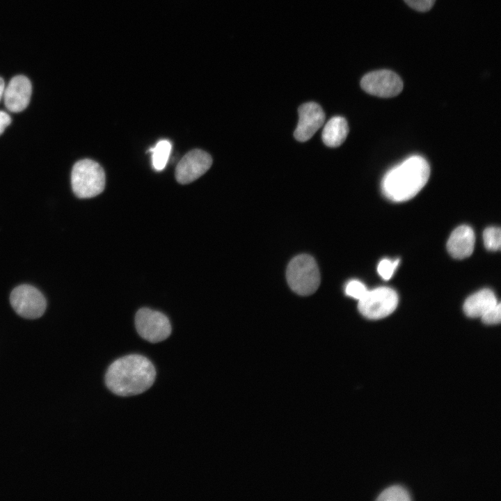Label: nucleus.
<instances>
[{"label":"nucleus","mask_w":501,"mask_h":501,"mask_svg":"<svg viewBox=\"0 0 501 501\" xmlns=\"http://www.w3.org/2000/svg\"><path fill=\"white\" fill-rule=\"evenodd\" d=\"M155 378V367L148 358L130 354L118 358L109 366L105 383L113 394L128 397L148 390Z\"/></svg>","instance_id":"1"},{"label":"nucleus","mask_w":501,"mask_h":501,"mask_svg":"<svg viewBox=\"0 0 501 501\" xmlns=\"http://www.w3.org/2000/svg\"><path fill=\"white\" fill-rule=\"evenodd\" d=\"M430 167L420 155H413L390 169L383 176L381 187L388 200L401 202L415 196L427 184Z\"/></svg>","instance_id":"2"},{"label":"nucleus","mask_w":501,"mask_h":501,"mask_svg":"<svg viewBox=\"0 0 501 501\" xmlns=\"http://www.w3.org/2000/svg\"><path fill=\"white\" fill-rule=\"evenodd\" d=\"M71 184L77 197H95L104 189V171L102 166L93 160L86 159L78 161L72 170Z\"/></svg>","instance_id":"3"},{"label":"nucleus","mask_w":501,"mask_h":501,"mask_svg":"<svg viewBox=\"0 0 501 501\" xmlns=\"http://www.w3.org/2000/svg\"><path fill=\"white\" fill-rule=\"evenodd\" d=\"M286 277L290 288L301 296L313 294L320 284V273L316 261L306 254L297 255L289 262Z\"/></svg>","instance_id":"4"},{"label":"nucleus","mask_w":501,"mask_h":501,"mask_svg":"<svg viewBox=\"0 0 501 501\" xmlns=\"http://www.w3.org/2000/svg\"><path fill=\"white\" fill-rule=\"evenodd\" d=\"M398 296L395 290L387 287H380L367 291L358 300V310L365 317L379 319L387 317L397 308Z\"/></svg>","instance_id":"5"},{"label":"nucleus","mask_w":501,"mask_h":501,"mask_svg":"<svg viewBox=\"0 0 501 501\" xmlns=\"http://www.w3.org/2000/svg\"><path fill=\"white\" fill-rule=\"evenodd\" d=\"M135 326L140 336L152 343L166 339L171 333V325L163 313L148 308L138 310L135 316Z\"/></svg>","instance_id":"6"},{"label":"nucleus","mask_w":501,"mask_h":501,"mask_svg":"<svg viewBox=\"0 0 501 501\" xmlns=\"http://www.w3.org/2000/svg\"><path fill=\"white\" fill-rule=\"evenodd\" d=\"M10 301L14 310L26 319L40 317L47 305L43 294L30 285H21L14 288L10 294Z\"/></svg>","instance_id":"7"},{"label":"nucleus","mask_w":501,"mask_h":501,"mask_svg":"<svg viewBox=\"0 0 501 501\" xmlns=\"http://www.w3.org/2000/svg\"><path fill=\"white\" fill-rule=\"evenodd\" d=\"M363 90L380 97H392L399 95L404 87L400 77L395 72L383 69L365 74L360 81Z\"/></svg>","instance_id":"8"},{"label":"nucleus","mask_w":501,"mask_h":501,"mask_svg":"<svg viewBox=\"0 0 501 501\" xmlns=\"http://www.w3.org/2000/svg\"><path fill=\"white\" fill-rule=\"evenodd\" d=\"M212 164L210 154L200 149L193 150L179 161L175 169L176 180L182 184L191 183L206 173Z\"/></svg>","instance_id":"9"},{"label":"nucleus","mask_w":501,"mask_h":501,"mask_svg":"<svg viewBox=\"0 0 501 501\" xmlns=\"http://www.w3.org/2000/svg\"><path fill=\"white\" fill-rule=\"evenodd\" d=\"M298 113L299 121L294 136L297 141L305 142L324 125L325 113L318 104L312 102L301 105Z\"/></svg>","instance_id":"10"},{"label":"nucleus","mask_w":501,"mask_h":501,"mask_svg":"<svg viewBox=\"0 0 501 501\" xmlns=\"http://www.w3.org/2000/svg\"><path fill=\"white\" fill-rule=\"evenodd\" d=\"M32 93L30 80L24 75L13 77L3 92L4 104L11 112L24 111L29 105Z\"/></svg>","instance_id":"11"},{"label":"nucleus","mask_w":501,"mask_h":501,"mask_svg":"<svg viewBox=\"0 0 501 501\" xmlns=\"http://www.w3.org/2000/svg\"><path fill=\"white\" fill-rule=\"evenodd\" d=\"M475 241L473 230L466 225H460L450 234L447 243V248L453 257L463 259L472 253Z\"/></svg>","instance_id":"12"},{"label":"nucleus","mask_w":501,"mask_h":501,"mask_svg":"<svg viewBox=\"0 0 501 501\" xmlns=\"http://www.w3.org/2000/svg\"><path fill=\"white\" fill-rule=\"evenodd\" d=\"M493 291L483 289L470 296L463 304L466 315L470 317H481L486 312L498 303Z\"/></svg>","instance_id":"13"},{"label":"nucleus","mask_w":501,"mask_h":501,"mask_svg":"<svg viewBox=\"0 0 501 501\" xmlns=\"http://www.w3.org/2000/svg\"><path fill=\"white\" fill-rule=\"evenodd\" d=\"M348 133L349 126L346 119L342 116H334L324 125L321 137L326 145L336 148L345 141Z\"/></svg>","instance_id":"14"},{"label":"nucleus","mask_w":501,"mask_h":501,"mask_svg":"<svg viewBox=\"0 0 501 501\" xmlns=\"http://www.w3.org/2000/svg\"><path fill=\"white\" fill-rule=\"evenodd\" d=\"M171 143L168 140H161L150 148L152 163L156 170H162L166 166L171 151Z\"/></svg>","instance_id":"15"},{"label":"nucleus","mask_w":501,"mask_h":501,"mask_svg":"<svg viewBox=\"0 0 501 501\" xmlns=\"http://www.w3.org/2000/svg\"><path fill=\"white\" fill-rule=\"evenodd\" d=\"M411 500L408 491L399 485L391 486L384 489L377 497L380 501H409Z\"/></svg>","instance_id":"16"},{"label":"nucleus","mask_w":501,"mask_h":501,"mask_svg":"<svg viewBox=\"0 0 501 501\" xmlns=\"http://www.w3.org/2000/svg\"><path fill=\"white\" fill-rule=\"evenodd\" d=\"M483 240L484 246L488 250H499L501 244L500 229L496 227L487 228L484 231Z\"/></svg>","instance_id":"17"},{"label":"nucleus","mask_w":501,"mask_h":501,"mask_svg":"<svg viewBox=\"0 0 501 501\" xmlns=\"http://www.w3.org/2000/svg\"><path fill=\"white\" fill-rule=\"evenodd\" d=\"M399 260H396L392 261L389 259H383L378 264L377 271L379 274L384 280H388L392 276L396 268L399 264Z\"/></svg>","instance_id":"18"},{"label":"nucleus","mask_w":501,"mask_h":501,"mask_svg":"<svg viewBox=\"0 0 501 501\" xmlns=\"http://www.w3.org/2000/svg\"><path fill=\"white\" fill-rule=\"evenodd\" d=\"M368 290L365 285L359 280H352L349 281L345 287L346 294L354 299L360 300L364 296Z\"/></svg>","instance_id":"19"},{"label":"nucleus","mask_w":501,"mask_h":501,"mask_svg":"<svg viewBox=\"0 0 501 501\" xmlns=\"http://www.w3.org/2000/svg\"><path fill=\"white\" fill-rule=\"evenodd\" d=\"M500 308V303H498L496 305L489 309L481 317L482 321L486 324H499L501 319Z\"/></svg>","instance_id":"20"},{"label":"nucleus","mask_w":501,"mask_h":501,"mask_svg":"<svg viewBox=\"0 0 501 501\" xmlns=\"http://www.w3.org/2000/svg\"><path fill=\"white\" fill-rule=\"evenodd\" d=\"M411 8L419 12L429 11L434 5L436 0H404Z\"/></svg>","instance_id":"21"},{"label":"nucleus","mask_w":501,"mask_h":501,"mask_svg":"<svg viewBox=\"0 0 501 501\" xmlns=\"http://www.w3.org/2000/svg\"><path fill=\"white\" fill-rule=\"evenodd\" d=\"M12 119L9 114L3 111H0V135L3 134L6 128L11 123Z\"/></svg>","instance_id":"22"},{"label":"nucleus","mask_w":501,"mask_h":501,"mask_svg":"<svg viewBox=\"0 0 501 501\" xmlns=\"http://www.w3.org/2000/svg\"><path fill=\"white\" fill-rule=\"evenodd\" d=\"M4 89H5L4 81L1 77H0V101H1V98L3 97Z\"/></svg>","instance_id":"23"}]
</instances>
